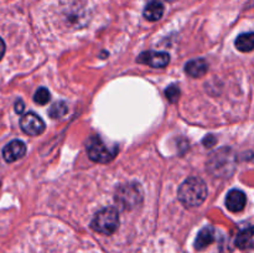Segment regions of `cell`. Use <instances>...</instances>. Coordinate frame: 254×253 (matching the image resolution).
Returning <instances> with one entry per match:
<instances>
[{
    "mask_svg": "<svg viewBox=\"0 0 254 253\" xmlns=\"http://www.w3.org/2000/svg\"><path fill=\"white\" fill-rule=\"evenodd\" d=\"M236 245L238 246L242 250H248V248H252L253 246V228L247 227L245 230L241 231L237 236V240H236Z\"/></svg>",
    "mask_w": 254,
    "mask_h": 253,
    "instance_id": "13",
    "label": "cell"
},
{
    "mask_svg": "<svg viewBox=\"0 0 254 253\" xmlns=\"http://www.w3.org/2000/svg\"><path fill=\"white\" fill-rule=\"evenodd\" d=\"M164 4L159 0H153L144 9V17L149 21H156L164 15Z\"/></svg>",
    "mask_w": 254,
    "mask_h": 253,
    "instance_id": "11",
    "label": "cell"
},
{
    "mask_svg": "<svg viewBox=\"0 0 254 253\" xmlns=\"http://www.w3.org/2000/svg\"><path fill=\"white\" fill-rule=\"evenodd\" d=\"M165 94L166 97H168L169 101L176 102L179 99V97H180V89H179V87L175 86V84H171L170 87L166 88Z\"/></svg>",
    "mask_w": 254,
    "mask_h": 253,
    "instance_id": "17",
    "label": "cell"
},
{
    "mask_svg": "<svg viewBox=\"0 0 254 253\" xmlns=\"http://www.w3.org/2000/svg\"><path fill=\"white\" fill-rule=\"evenodd\" d=\"M25 154H26V145L24 141L19 140V139L11 140L2 149V158L7 163H14V161L19 160Z\"/></svg>",
    "mask_w": 254,
    "mask_h": 253,
    "instance_id": "8",
    "label": "cell"
},
{
    "mask_svg": "<svg viewBox=\"0 0 254 253\" xmlns=\"http://www.w3.org/2000/svg\"><path fill=\"white\" fill-rule=\"evenodd\" d=\"M92 228L101 235L111 236L119 226V213L116 207H106L98 211L91 223Z\"/></svg>",
    "mask_w": 254,
    "mask_h": 253,
    "instance_id": "2",
    "label": "cell"
},
{
    "mask_svg": "<svg viewBox=\"0 0 254 253\" xmlns=\"http://www.w3.org/2000/svg\"><path fill=\"white\" fill-rule=\"evenodd\" d=\"M138 62L139 63L148 64L150 67H155V68H163V67L169 64L170 56L168 54H165V52L146 51L139 55Z\"/></svg>",
    "mask_w": 254,
    "mask_h": 253,
    "instance_id": "7",
    "label": "cell"
},
{
    "mask_svg": "<svg viewBox=\"0 0 254 253\" xmlns=\"http://www.w3.org/2000/svg\"><path fill=\"white\" fill-rule=\"evenodd\" d=\"M5 49H6V46H5V41L0 37V61H1V59L4 57Z\"/></svg>",
    "mask_w": 254,
    "mask_h": 253,
    "instance_id": "20",
    "label": "cell"
},
{
    "mask_svg": "<svg viewBox=\"0 0 254 253\" xmlns=\"http://www.w3.org/2000/svg\"><path fill=\"white\" fill-rule=\"evenodd\" d=\"M246 202H247V198L246 195L238 189H233L230 192L227 193V197H226V206H227L228 210L231 212H240L245 208Z\"/></svg>",
    "mask_w": 254,
    "mask_h": 253,
    "instance_id": "9",
    "label": "cell"
},
{
    "mask_svg": "<svg viewBox=\"0 0 254 253\" xmlns=\"http://www.w3.org/2000/svg\"><path fill=\"white\" fill-rule=\"evenodd\" d=\"M50 97H51V94H50L49 89L45 88V87H41V88L37 89L36 93H35L34 101L36 102L37 104H40V106H45L46 103H49Z\"/></svg>",
    "mask_w": 254,
    "mask_h": 253,
    "instance_id": "16",
    "label": "cell"
},
{
    "mask_svg": "<svg viewBox=\"0 0 254 253\" xmlns=\"http://www.w3.org/2000/svg\"><path fill=\"white\" fill-rule=\"evenodd\" d=\"M236 47L242 52H251L254 47V39L252 32L240 35L236 40Z\"/></svg>",
    "mask_w": 254,
    "mask_h": 253,
    "instance_id": "14",
    "label": "cell"
},
{
    "mask_svg": "<svg viewBox=\"0 0 254 253\" xmlns=\"http://www.w3.org/2000/svg\"><path fill=\"white\" fill-rule=\"evenodd\" d=\"M208 169L213 175H218V178L231 175L235 169V155L231 149H221L213 153L208 161Z\"/></svg>",
    "mask_w": 254,
    "mask_h": 253,
    "instance_id": "3",
    "label": "cell"
},
{
    "mask_svg": "<svg viewBox=\"0 0 254 253\" xmlns=\"http://www.w3.org/2000/svg\"><path fill=\"white\" fill-rule=\"evenodd\" d=\"M208 69L207 62L203 59H197V60H191L188 63L185 64V71L189 76L191 77H202L203 74H206Z\"/></svg>",
    "mask_w": 254,
    "mask_h": 253,
    "instance_id": "10",
    "label": "cell"
},
{
    "mask_svg": "<svg viewBox=\"0 0 254 253\" xmlns=\"http://www.w3.org/2000/svg\"><path fill=\"white\" fill-rule=\"evenodd\" d=\"M87 153L91 160L99 164L109 163L117 155L116 149H109L98 136H93L87 144Z\"/></svg>",
    "mask_w": 254,
    "mask_h": 253,
    "instance_id": "5",
    "label": "cell"
},
{
    "mask_svg": "<svg viewBox=\"0 0 254 253\" xmlns=\"http://www.w3.org/2000/svg\"><path fill=\"white\" fill-rule=\"evenodd\" d=\"M202 143L205 144L206 146H212L216 144V138L212 135H208V136H206V139H203Z\"/></svg>",
    "mask_w": 254,
    "mask_h": 253,
    "instance_id": "18",
    "label": "cell"
},
{
    "mask_svg": "<svg viewBox=\"0 0 254 253\" xmlns=\"http://www.w3.org/2000/svg\"><path fill=\"white\" fill-rule=\"evenodd\" d=\"M20 126H21V130L25 134L31 136L40 135L45 130L44 121L37 114L32 113V112H29V113L24 114L21 117V119H20Z\"/></svg>",
    "mask_w": 254,
    "mask_h": 253,
    "instance_id": "6",
    "label": "cell"
},
{
    "mask_svg": "<svg viewBox=\"0 0 254 253\" xmlns=\"http://www.w3.org/2000/svg\"><path fill=\"white\" fill-rule=\"evenodd\" d=\"M213 240H215V230L212 227L202 228L195 241V248L198 251L203 250L208 245H211L213 242Z\"/></svg>",
    "mask_w": 254,
    "mask_h": 253,
    "instance_id": "12",
    "label": "cell"
},
{
    "mask_svg": "<svg viewBox=\"0 0 254 253\" xmlns=\"http://www.w3.org/2000/svg\"><path fill=\"white\" fill-rule=\"evenodd\" d=\"M116 202L123 210H131L140 205L143 201V192L136 184H127L119 186L116 192Z\"/></svg>",
    "mask_w": 254,
    "mask_h": 253,
    "instance_id": "4",
    "label": "cell"
},
{
    "mask_svg": "<svg viewBox=\"0 0 254 253\" xmlns=\"http://www.w3.org/2000/svg\"><path fill=\"white\" fill-rule=\"evenodd\" d=\"M179 200L188 207H197L207 196V186L200 178H189L179 188Z\"/></svg>",
    "mask_w": 254,
    "mask_h": 253,
    "instance_id": "1",
    "label": "cell"
},
{
    "mask_svg": "<svg viewBox=\"0 0 254 253\" xmlns=\"http://www.w3.org/2000/svg\"><path fill=\"white\" fill-rule=\"evenodd\" d=\"M67 112H68L67 104L64 103V102H62V101L54 103L51 107H50V109H49L50 117H51V118H54V119L62 118V117H64V114L67 113Z\"/></svg>",
    "mask_w": 254,
    "mask_h": 253,
    "instance_id": "15",
    "label": "cell"
},
{
    "mask_svg": "<svg viewBox=\"0 0 254 253\" xmlns=\"http://www.w3.org/2000/svg\"><path fill=\"white\" fill-rule=\"evenodd\" d=\"M15 112L19 114L24 112V103H22L21 99H17L16 103H15Z\"/></svg>",
    "mask_w": 254,
    "mask_h": 253,
    "instance_id": "19",
    "label": "cell"
}]
</instances>
